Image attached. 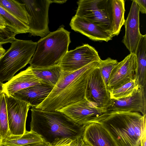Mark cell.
Returning a JSON list of instances; mask_svg holds the SVG:
<instances>
[{"label":"cell","mask_w":146,"mask_h":146,"mask_svg":"<svg viewBox=\"0 0 146 146\" xmlns=\"http://www.w3.org/2000/svg\"><path fill=\"white\" fill-rule=\"evenodd\" d=\"M32 70L41 83L53 87L58 82L62 72L58 64L47 67H32Z\"/></svg>","instance_id":"obj_22"},{"label":"cell","mask_w":146,"mask_h":146,"mask_svg":"<svg viewBox=\"0 0 146 146\" xmlns=\"http://www.w3.org/2000/svg\"><path fill=\"white\" fill-rule=\"evenodd\" d=\"M139 88L134 78L129 79L108 90L111 99L117 100L129 96Z\"/></svg>","instance_id":"obj_24"},{"label":"cell","mask_w":146,"mask_h":146,"mask_svg":"<svg viewBox=\"0 0 146 146\" xmlns=\"http://www.w3.org/2000/svg\"><path fill=\"white\" fill-rule=\"evenodd\" d=\"M139 12L135 0H133L124 25L125 34L122 41L130 53L135 54L142 35L139 30Z\"/></svg>","instance_id":"obj_12"},{"label":"cell","mask_w":146,"mask_h":146,"mask_svg":"<svg viewBox=\"0 0 146 146\" xmlns=\"http://www.w3.org/2000/svg\"><path fill=\"white\" fill-rule=\"evenodd\" d=\"M3 83L0 81V93L2 91Z\"/></svg>","instance_id":"obj_38"},{"label":"cell","mask_w":146,"mask_h":146,"mask_svg":"<svg viewBox=\"0 0 146 146\" xmlns=\"http://www.w3.org/2000/svg\"><path fill=\"white\" fill-rule=\"evenodd\" d=\"M77 146H85V142L83 140L82 137L77 138Z\"/></svg>","instance_id":"obj_32"},{"label":"cell","mask_w":146,"mask_h":146,"mask_svg":"<svg viewBox=\"0 0 146 146\" xmlns=\"http://www.w3.org/2000/svg\"><path fill=\"white\" fill-rule=\"evenodd\" d=\"M50 143L44 141V142L36 143L30 146H49Z\"/></svg>","instance_id":"obj_34"},{"label":"cell","mask_w":146,"mask_h":146,"mask_svg":"<svg viewBox=\"0 0 146 146\" xmlns=\"http://www.w3.org/2000/svg\"><path fill=\"white\" fill-rule=\"evenodd\" d=\"M53 88L41 83L19 91L12 96L28 103L32 107L35 108L46 99Z\"/></svg>","instance_id":"obj_17"},{"label":"cell","mask_w":146,"mask_h":146,"mask_svg":"<svg viewBox=\"0 0 146 146\" xmlns=\"http://www.w3.org/2000/svg\"><path fill=\"white\" fill-rule=\"evenodd\" d=\"M6 51L2 45L0 46V53L4 54L5 52Z\"/></svg>","instance_id":"obj_37"},{"label":"cell","mask_w":146,"mask_h":146,"mask_svg":"<svg viewBox=\"0 0 146 146\" xmlns=\"http://www.w3.org/2000/svg\"><path fill=\"white\" fill-rule=\"evenodd\" d=\"M30 130L40 135L45 141L51 143L56 138L72 140L82 137L85 127L79 125L59 111L40 110L32 107Z\"/></svg>","instance_id":"obj_3"},{"label":"cell","mask_w":146,"mask_h":146,"mask_svg":"<svg viewBox=\"0 0 146 146\" xmlns=\"http://www.w3.org/2000/svg\"><path fill=\"white\" fill-rule=\"evenodd\" d=\"M70 32L63 27L50 32L37 42V48L30 61L33 68L47 67L57 64L68 51Z\"/></svg>","instance_id":"obj_4"},{"label":"cell","mask_w":146,"mask_h":146,"mask_svg":"<svg viewBox=\"0 0 146 146\" xmlns=\"http://www.w3.org/2000/svg\"><path fill=\"white\" fill-rule=\"evenodd\" d=\"M82 137L85 143L92 146H117L99 123H92L85 126Z\"/></svg>","instance_id":"obj_18"},{"label":"cell","mask_w":146,"mask_h":146,"mask_svg":"<svg viewBox=\"0 0 146 146\" xmlns=\"http://www.w3.org/2000/svg\"><path fill=\"white\" fill-rule=\"evenodd\" d=\"M0 135L2 139L9 136L5 93H0Z\"/></svg>","instance_id":"obj_26"},{"label":"cell","mask_w":146,"mask_h":146,"mask_svg":"<svg viewBox=\"0 0 146 146\" xmlns=\"http://www.w3.org/2000/svg\"><path fill=\"white\" fill-rule=\"evenodd\" d=\"M139 9V12L142 14L146 13V0H135Z\"/></svg>","instance_id":"obj_30"},{"label":"cell","mask_w":146,"mask_h":146,"mask_svg":"<svg viewBox=\"0 0 146 146\" xmlns=\"http://www.w3.org/2000/svg\"><path fill=\"white\" fill-rule=\"evenodd\" d=\"M73 140L69 138H58L50 143L49 146H69Z\"/></svg>","instance_id":"obj_29"},{"label":"cell","mask_w":146,"mask_h":146,"mask_svg":"<svg viewBox=\"0 0 146 146\" xmlns=\"http://www.w3.org/2000/svg\"><path fill=\"white\" fill-rule=\"evenodd\" d=\"M5 95L8 125L10 135H22L26 131V119L28 111L31 106L26 102L12 96Z\"/></svg>","instance_id":"obj_10"},{"label":"cell","mask_w":146,"mask_h":146,"mask_svg":"<svg viewBox=\"0 0 146 146\" xmlns=\"http://www.w3.org/2000/svg\"><path fill=\"white\" fill-rule=\"evenodd\" d=\"M118 62L116 60L108 57L104 60H101L99 62L100 73L107 86L111 72Z\"/></svg>","instance_id":"obj_27"},{"label":"cell","mask_w":146,"mask_h":146,"mask_svg":"<svg viewBox=\"0 0 146 146\" xmlns=\"http://www.w3.org/2000/svg\"><path fill=\"white\" fill-rule=\"evenodd\" d=\"M7 27H8L7 26L5 19L0 14V32L4 30Z\"/></svg>","instance_id":"obj_31"},{"label":"cell","mask_w":146,"mask_h":146,"mask_svg":"<svg viewBox=\"0 0 146 146\" xmlns=\"http://www.w3.org/2000/svg\"><path fill=\"white\" fill-rule=\"evenodd\" d=\"M85 98L100 108H107L111 104L109 92L102 77L99 65L89 75Z\"/></svg>","instance_id":"obj_11"},{"label":"cell","mask_w":146,"mask_h":146,"mask_svg":"<svg viewBox=\"0 0 146 146\" xmlns=\"http://www.w3.org/2000/svg\"><path fill=\"white\" fill-rule=\"evenodd\" d=\"M29 15V28L31 36L42 38L50 32L48 27V12L51 0H21Z\"/></svg>","instance_id":"obj_8"},{"label":"cell","mask_w":146,"mask_h":146,"mask_svg":"<svg viewBox=\"0 0 146 146\" xmlns=\"http://www.w3.org/2000/svg\"><path fill=\"white\" fill-rule=\"evenodd\" d=\"M66 0H51L52 3H55L61 4H62L65 3L66 2Z\"/></svg>","instance_id":"obj_35"},{"label":"cell","mask_w":146,"mask_h":146,"mask_svg":"<svg viewBox=\"0 0 146 146\" xmlns=\"http://www.w3.org/2000/svg\"><path fill=\"white\" fill-rule=\"evenodd\" d=\"M41 83L30 66L3 84L2 91L6 95L12 96L19 91Z\"/></svg>","instance_id":"obj_16"},{"label":"cell","mask_w":146,"mask_h":146,"mask_svg":"<svg viewBox=\"0 0 146 146\" xmlns=\"http://www.w3.org/2000/svg\"><path fill=\"white\" fill-rule=\"evenodd\" d=\"M69 146H77V139L73 140L70 143Z\"/></svg>","instance_id":"obj_36"},{"label":"cell","mask_w":146,"mask_h":146,"mask_svg":"<svg viewBox=\"0 0 146 146\" xmlns=\"http://www.w3.org/2000/svg\"><path fill=\"white\" fill-rule=\"evenodd\" d=\"M1 146H5L3 145H1Z\"/></svg>","instance_id":"obj_42"},{"label":"cell","mask_w":146,"mask_h":146,"mask_svg":"<svg viewBox=\"0 0 146 146\" xmlns=\"http://www.w3.org/2000/svg\"><path fill=\"white\" fill-rule=\"evenodd\" d=\"M99 62L91 63L75 71H62L47 97L35 108L45 111H58L84 99L89 75Z\"/></svg>","instance_id":"obj_1"},{"label":"cell","mask_w":146,"mask_h":146,"mask_svg":"<svg viewBox=\"0 0 146 146\" xmlns=\"http://www.w3.org/2000/svg\"><path fill=\"white\" fill-rule=\"evenodd\" d=\"M2 140V138L0 135V146H1V142Z\"/></svg>","instance_id":"obj_39"},{"label":"cell","mask_w":146,"mask_h":146,"mask_svg":"<svg viewBox=\"0 0 146 146\" xmlns=\"http://www.w3.org/2000/svg\"><path fill=\"white\" fill-rule=\"evenodd\" d=\"M98 51L88 44L68 51L58 64L62 71L78 70L89 64L101 60Z\"/></svg>","instance_id":"obj_9"},{"label":"cell","mask_w":146,"mask_h":146,"mask_svg":"<svg viewBox=\"0 0 146 146\" xmlns=\"http://www.w3.org/2000/svg\"><path fill=\"white\" fill-rule=\"evenodd\" d=\"M111 24L110 33L112 37L118 35L125 21V1L111 0Z\"/></svg>","instance_id":"obj_19"},{"label":"cell","mask_w":146,"mask_h":146,"mask_svg":"<svg viewBox=\"0 0 146 146\" xmlns=\"http://www.w3.org/2000/svg\"><path fill=\"white\" fill-rule=\"evenodd\" d=\"M58 111L76 124L84 127L92 123H98L105 117L109 111L106 108H98L85 98Z\"/></svg>","instance_id":"obj_7"},{"label":"cell","mask_w":146,"mask_h":146,"mask_svg":"<svg viewBox=\"0 0 146 146\" xmlns=\"http://www.w3.org/2000/svg\"><path fill=\"white\" fill-rule=\"evenodd\" d=\"M77 3L78 7L75 15L88 19L104 28L110 34L111 0H80Z\"/></svg>","instance_id":"obj_6"},{"label":"cell","mask_w":146,"mask_h":146,"mask_svg":"<svg viewBox=\"0 0 146 146\" xmlns=\"http://www.w3.org/2000/svg\"><path fill=\"white\" fill-rule=\"evenodd\" d=\"M0 14L5 19L7 26L16 35L29 33V28L27 25L19 20L0 5Z\"/></svg>","instance_id":"obj_25"},{"label":"cell","mask_w":146,"mask_h":146,"mask_svg":"<svg viewBox=\"0 0 146 146\" xmlns=\"http://www.w3.org/2000/svg\"><path fill=\"white\" fill-rule=\"evenodd\" d=\"M0 59V81H8L29 63L37 42L15 38Z\"/></svg>","instance_id":"obj_5"},{"label":"cell","mask_w":146,"mask_h":146,"mask_svg":"<svg viewBox=\"0 0 146 146\" xmlns=\"http://www.w3.org/2000/svg\"><path fill=\"white\" fill-rule=\"evenodd\" d=\"M146 114L129 111H109L100 123L117 146H140L146 132Z\"/></svg>","instance_id":"obj_2"},{"label":"cell","mask_w":146,"mask_h":146,"mask_svg":"<svg viewBox=\"0 0 146 146\" xmlns=\"http://www.w3.org/2000/svg\"><path fill=\"white\" fill-rule=\"evenodd\" d=\"M16 35L7 27L5 29L0 32V46L8 43H11L15 39Z\"/></svg>","instance_id":"obj_28"},{"label":"cell","mask_w":146,"mask_h":146,"mask_svg":"<svg viewBox=\"0 0 146 146\" xmlns=\"http://www.w3.org/2000/svg\"><path fill=\"white\" fill-rule=\"evenodd\" d=\"M70 25L72 30L93 40L108 42L113 38L106 29L84 18L75 15Z\"/></svg>","instance_id":"obj_14"},{"label":"cell","mask_w":146,"mask_h":146,"mask_svg":"<svg viewBox=\"0 0 146 146\" xmlns=\"http://www.w3.org/2000/svg\"><path fill=\"white\" fill-rule=\"evenodd\" d=\"M111 100L106 108L109 111H129L146 114V88L139 87L129 96L117 100Z\"/></svg>","instance_id":"obj_13"},{"label":"cell","mask_w":146,"mask_h":146,"mask_svg":"<svg viewBox=\"0 0 146 146\" xmlns=\"http://www.w3.org/2000/svg\"><path fill=\"white\" fill-rule=\"evenodd\" d=\"M44 141L41 136L36 132L26 130L22 135H10L2 139L1 144L5 146H30Z\"/></svg>","instance_id":"obj_21"},{"label":"cell","mask_w":146,"mask_h":146,"mask_svg":"<svg viewBox=\"0 0 146 146\" xmlns=\"http://www.w3.org/2000/svg\"><path fill=\"white\" fill-rule=\"evenodd\" d=\"M146 132L144 134L141 141L140 146H146Z\"/></svg>","instance_id":"obj_33"},{"label":"cell","mask_w":146,"mask_h":146,"mask_svg":"<svg viewBox=\"0 0 146 146\" xmlns=\"http://www.w3.org/2000/svg\"><path fill=\"white\" fill-rule=\"evenodd\" d=\"M137 67L135 54L130 53L122 61L118 62L113 70L107 85L108 89L134 78Z\"/></svg>","instance_id":"obj_15"},{"label":"cell","mask_w":146,"mask_h":146,"mask_svg":"<svg viewBox=\"0 0 146 146\" xmlns=\"http://www.w3.org/2000/svg\"><path fill=\"white\" fill-rule=\"evenodd\" d=\"M137 67L134 78L139 87L146 88V42L139 41L135 54Z\"/></svg>","instance_id":"obj_20"},{"label":"cell","mask_w":146,"mask_h":146,"mask_svg":"<svg viewBox=\"0 0 146 146\" xmlns=\"http://www.w3.org/2000/svg\"><path fill=\"white\" fill-rule=\"evenodd\" d=\"M85 146H92L91 145H89V144H88L87 143H85Z\"/></svg>","instance_id":"obj_40"},{"label":"cell","mask_w":146,"mask_h":146,"mask_svg":"<svg viewBox=\"0 0 146 146\" xmlns=\"http://www.w3.org/2000/svg\"><path fill=\"white\" fill-rule=\"evenodd\" d=\"M3 54V53H0V59L1 58Z\"/></svg>","instance_id":"obj_41"},{"label":"cell","mask_w":146,"mask_h":146,"mask_svg":"<svg viewBox=\"0 0 146 146\" xmlns=\"http://www.w3.org/2000/svg\"><path fill=\"white\" fill-rule=\"evenodd\" d=\"M0 5L23 23L29 24V16L23 3L14 0H0Z\"/></svg>","instance_id":"obj_23"}]
</instances>
